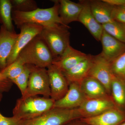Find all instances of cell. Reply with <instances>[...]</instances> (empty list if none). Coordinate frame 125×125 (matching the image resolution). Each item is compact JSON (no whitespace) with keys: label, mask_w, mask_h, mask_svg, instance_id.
<instances>
[{"label":"cell","mask_w":125,"mask_h":125,"mask_svg":"<svg viewBox=\"0 0 125 125\" xmlns=\"http://www.w3.org/2000/svg\"><path fill=\"white\" fill-rule=\"evenodd\" d=\"M30 72L28 85L22 98L42 95L50 98L51 88L46 68L29 65Z\"/></svg>","instance_id":"5"},{"label":"cell","mask_w":125,"mask_h":125,"mask_svg":"<svg viewBox=\"0 0 125 125\" xmlns=\"http://www.w3.org/2000/svg\"><path fill=\"white\" fill-rule=\"evenodd\" d=\"M30 72L29 65L25 64L24 70L22 73L11 81L18 86L21 92L22 96L23 95L27 89Z\"/></svg>","instance_id":"27"},{"label":"cell","mask_w":125,"mask_h":125,"mask_svg":"<svg viewBox=\"0 0 125 125\" xmlns=\"http://www.w3.org/2000/svg\"><path fill=\"white\" fill-rule=\"evenodd\" d=\"M55 101L51 98L43 96L21 97L16 101L13 109V116L21 120H32L54 107Z\"/></svg>","instance_id":"2"},{"label":"cell","mask_w":125,"mask_h":125,"mask_svg":"<svg viewBox=\"0 0 125 125\" xmlns=\"http://www.w3.org/2000/svg\"><path fill=\"white\" fill-rule=\"evenodd\" d=\"M80 119L90 125H118L125 121V111L114 107L96 116Z\"/></svg>","instance_id":"16"},{"label":"cell","mask_w":125,"mask_h":125,"mask_svg":"<svg viewBox=\"0 0 125 125\" xmlns=\"http://www.w3.org/2000/svg\"><path fill=\"white\" fill-rule=\"evenodd\" d=\"M111 67L114 76L125 79V52L111 62Z\"/></svg>","instance_id":"26"},{"label":"cell","mask_w":125,"mask_h":125,"mask_svg":"<svg viewBox=\"0 0 125 125\" xmlns=\"http://www.w3.org/2000/svg\"><path fill=\"white\" fill-rule=\"evenodd\" d=\"M116 107L110 96L105 97L87 98L77 109L82 118H90L100 115Z\"/></svg>","instance_id":"9"},{"label":"cell","mask_w":125,"mask_h":125,"mask_svg":"<svg viewBox=\"0 0 125 125\" xmlns=\"http://www.w3.org/2000/svg\"><path fill=\"white\" fill-rule=\"evenodd\" d=\"M81 118L77 108L53 107L37 118L24 121L23 125H64Z\"/></svg>","instance_id":"6"},{"label":"cell","mask_w":125,"mask_h":125,"mask_svg":"<svg viewBox=\"0 0 125 125\" xmlns=\"http://www.w3.org/2000/svg\"><path fill=\"white\" fill-rule=\"evenodd\" d=\"M104 30L119 41L125 43V24L114 22L102 25Z\"/></svg>","instance_id":"23"},{"label":"cell","mask_w":125,"mask_h":125,"mask_svg":"<svg viewBox=\"0 0 125 125\" xmlns=\"http://www.w3.org/2000/svg\"><path fill=\"white\" fill-rule=\"evenodd\" d=\"M103 56L111 62L125 52V43L109 35L103 30L101 40Z\"/></svg>","instance_id":"12"},{"label":"cell","mask_w":125,"mask_h":125,"mask_svg":"<svg viewBox=\"0 0 125 125\" xmlns=\"http://www.w3.org/2000/svg\"><path fill=\"white\" fill-rule=\"evenodd\" d=\"M10 0H0V24L10 31H14Z\"/></svg>","instance_id":"22"},{"label":"cell","mask_w":125,"mask_h":125,"mask_svg":"<svg viewBox=\"0 0 125 125\" xmlns=\"http://www.w3.org/2000/svg\"><path fill=\"white\" fill-rule=\"evenodd\" d=\"M25 66L24 63L18 58L0 72L5 77L11 81L22 73L24 70Z\"/></svg>","instance_id":"24"},{"label":"cell","mask_w":125,"mask_h":125,"mask_svg":"<svg viewBox=\"0 0 125 125\" xmlns=\"http://www.w3.org/2000/svg\"><path fill=\"white\" fill-rule=\"evenodd\" d=\"M43 27L39 25L25 23L18 28L20 30L11 54L7 59V66L17 59L21 51L33 39L41 33Z\"/></svg>","instance_id":"7"},{"label":"cell","mask_w":125,"mask_h":125,"mask_svg":"<svg viewBox=\"0 0 125 125\" xmlns=\"http://www.w3.org/2000/svg\"><path fill=\"white\" fill-rule=\"evenodd\" d=\"M24 121L14 116L6 117L0 112V125H23Z\"/></svg>","instance_id":"29"},{"label":"cell","mask_w":125,"mask_h":125,"mask_svg":"<svg viewBox=\"0 0 125 125\" xmlns=\"http://www.w3.org/2000/svg\"><path fill=\"white\" fill-rule=\"evenodd\" d=\"M64 125H90L80 119L71 121Z\"/></svg>","instance_id":"32"},{"label":"cell","mask_w":125,"mask_h":125,"mask_svg":"<svg viewBox=\"0 0 125 125\" xmlns=\"http://www.w3.org/2000/svg\"><path fill=\"white\" fill-rule=\"evenodd\" d=\"M18 58L25 65L45 68L52 64L54 61L51 52L39 35L34 38L21 51Z\"/></svg>","instance_id":"3"},{"label":"cell","mask_w":125,"mask_h":125,"mask_svg":"<svg viewBox=\"0 0 125 125\" xmlns=\"http://www.w3.org/2000/svg\"><path fill=\"white\" fill-rule=\"evenodd\" d=\"M12 11L28 12L38 8L37 2L34 0H10Z\"/></svg>","instance_id":"25"},{"label":"cell","mask_w":125,"mask_h":125,"mask_svg":"<svg viewBox=\"0 0 125 125\" xmlns=\"http://www.w3.org/2000/svg\"><path fill=\"white\" fill-rule=\"evenodd\" d=\"M70 28L61 24L43 27L39 34L51 52L54 61L60 58L70 45Z\"/></svg>","instance_id":"4"},{"label":"cell","mask_w":125,"mask_h":125,"mask_svg":"<svg viewBox=\"0 0 125 125\" xmlns=\"http://www.w3.org/2000/svg\"><path fill=\"white\" fill-rule=\"evenodd\" d=\"M59 3L58 14L62 23L66 26L72 22L78 21L83 8L80 1L76 3L70 0H58Z\"/></svg>","instance_id":"17"},{"label":"cell","mask_w":125,"mask_h":125,"mask_svg":"<svg viewBox=\"0 0 125 125\" xmlns=\"http://www.w3.org/2000/svg\"><path fill=\"white\" fill-rule=\"evenodd\" d=\"M113 6H125V0H103Z\"/></svg>","instance_id":"31"},{"label":"cell","mask_w":125,"mask_h":125,"mask_svg":"<svg viewBox=\"0 0 125 125\" xmlns=\"http://www.w3.org/2000/svg\"><path fill=\"white\" fill-rule=\"evenodd\" d=\"M125 125V121H123V122H121V123H120L119 125Z\"/></svg>","instance_id":"33"},{"label":"cell","mask_w":125,"mask_h":125,"mask_svg":"<svg viewBox=\"0 0 125 125\" xmlns=\"http://www.w3.org/2000/svg\"><path fill=\"white\" fill-rule=\"evenodd\" d=\"M89 54L83 53L72 47H67L61 56L52 64L65 72L71 69L81 61L88 57Z\"/></svg>","instance_id":"15"},{"label":"cell","mask_w":125,"mask_h":125,"mask_svg":"<svg viewBox=\"0 0 125 125\" xmlns=\"http://www.w3.org/2000/svg\"><path fill=\"white\" fill-rule=\"evenodd\" d=\"M88 76L98 81L105 87L110 96L111 84L114 75L112 71L111 62L105 59L101 53L93 55L92 66Z\"/></svg>","instance_id":"8"},{"label":"cell","mask_w":125,"mask_h":125,"mask_svg":"<svg viewBox=\"0 0 125 125\" xmlns=\"http://www.w3.org/2000/svg\"><path fill=\"white\" fill-rule=\"evenodd\" d=\"M47 69L51 88L50 98L57 101L67 93L69 83L63 72L55 66L52 64Z\"/></svg>","instance_id":"10"},{"label":"cell","mask_w":125,"mask_h":125,"mask_svg":"<svg viewBox=\"0 0 125 125\" xmlns=\"http://www.w3.org/2000/svg\"><path fill=\"white\" fill-rule=\"evenodd\" d=\"M111 16L114 21L125 24V6H113Z\"/></svg>","instance_id":"28"},{"label":"cell","mask_w":125,"mask_h":125,"mask_svg":"<svg viewBox=\"0 0 125 125\" xmlns=\"http://www.w3.org/2000/svg\"><path fill=\"white\" fill-rule=\"evenodd\" d=\"M13 83L5 77L0 71V93L8 92L11 89Z\"/></svg>","instance_id":"30"},{"label":"cell","mask_w":125,"mask_h":125,"mask_svg":"<svg viewBox=\"0 0 125 125\" xmlns=\"http://www.w3.org/2000/svg\"><path fill=\"white\" fill-rule=\"evenodd\" d=\"M87 99L79 83H70L67 93L62 98L55 101L54 107L76 109L79 107Z\"/></svg>","instance_id":"11"},{"label":"cell","mask_w":125,"mask_h":125,"mask_svg":"<svg viewBox=\"0 0 125 125\" xmlns=\"http://www.w3.org/2000/svg\"><path fill=\"white\" fill-rule=\"evenodd\" d=\"M2 98V95L1 93H0V101H1Z\"/></svg>","instance_id":"34"},{"label":"cell","mask_w":125,"mask_h":125,"mask_svg":"<svg viewBox=\"0 0 125 125\" xmlns=\"http://www.w3.org/2000/svg\"><path fill=\"white\" fill-rule=\"evenodd\" d=\"M54 5L50 8L37 9L28 12L12 11L13 21L18 28L23 24L31 23L39 25L43 27L63 25L58 14V0H52Z\"/></svg>","instance_id":"1"},{"label":"cell","mask_w":125,"mask_h":125,"mask_svg":"<svg viewBox=\"0 0 125 125\" xmlns=\"http://www.w3.org/2000/svg\"><path fill=\"white\" fill-rule=\"evenodd\" d=\"M110 96L116 107L125 111V79L114 76L111 84Z\"/></svg>","instance_id":"21"},{"label":"cell","mask_w":125,"mask_h":125,"mask_svg":"<svg viewBox=\"0 0 125 125\" xmlns=\"http://www.w3.org/2000/svg\"></svg>","instance_id":"35"},{"label":"cell","mask_w":125,"mask_h":125,"mask_svg":"<svg viewBox=\"0 0 125 125\" xmlns=\"http://www.w3.org/2000/svg\"><path fill=\"white\" fill-rule=\"evenodd\" d=\"M83 8L78 18V22L83 24L97 41L101 40L103 29L92 14L89 0H81Z\"/></svg>","instance_id":"13"},{"label":"cell","mask_w":125,"mask_h":125,"mask_svg":"<svg viewBox=\"0 0 125 125\" xmlns=\"http://www.w3.org/2000/svg\"><path fill=\"white\" fill-rule=\"evenodd\" d=\"M91 11L97 21L101 25L112 22L111 16L113 6L103 0H89Z\"/></svg>","instance_id":"20"},{"label":"cell","mask_w":125,"mask_h":125,"mask_svg":"<svg viewBox=\"0 0 125 125\" xmlns=\"http://www.w3.org/2000/svg\"><path fill=\"white\" fill-rule=\"evenodd\" d=\"M93 57V55L89 54L87 58L79 62L71 69L63 72L69 83H80L83 80L88 76L92 66Z\"/></svg>","instance_id":"18"},{"label":"cell","mask_w":125,"mask_h":125,"mask_svg":"<svg viewBox=\"0 0 125 125\" xmlns=\"http://www.w3.org/2000/svg\"><path fill=\"white\" fill-rule=\"evenodd\" d=\"M80 84L87 98H99L110 96L103 85L91 76H88L84 78Z\"/></svg>","instance_id":"19"},{"label":"cell","mask_w":125,"mask_h":125,"mask_svg":"<svg viewBox=\"0 0 125 125\" xmlns=\"http://www.w3.org/2000/svg\"><path fill=\"white\" fill-rule=\"evenodd\" d=\"M19 34L10 31L1 25L0 28V71L7 66V59L11 54Z\"/></svg>","instance_id":"14"}]
</instances>
